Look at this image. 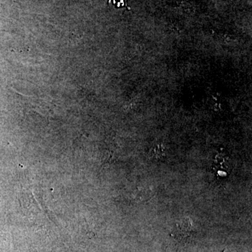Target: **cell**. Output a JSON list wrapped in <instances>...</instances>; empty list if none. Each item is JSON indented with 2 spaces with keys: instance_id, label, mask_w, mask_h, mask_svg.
Masks as SVG:
<instances>
[{
  "instance_id": "1",
  "label": "cell",
  "mask_w": 252,
  "mask_h": 252,
  "mask_svg": "<svg viewBox=\"0 0 252 252\" xmlns=\"http://www.w3.org/2000/svg\"><path fill=\"white\" fill-rule=\"evenodd\" d=\"M192 224L190 219L189 217H184L177 222L175 228L172 230V235L182 241L187 240L191 235Z\"/></svg>"
}]
</instances>
